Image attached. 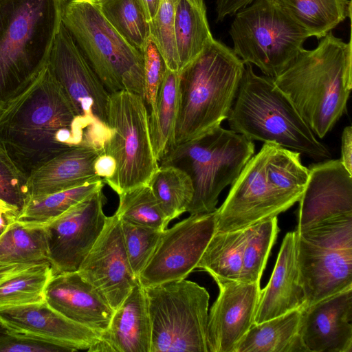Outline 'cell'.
Masks as SVG:
<instances>
[{
	"mask_svg": "<svg viewBox=\"0 0 352 352\" xmlns=\"http://www.w3.org/2000/svg\"><path fill=\"white\" fill-rule=\"evenodd\" d=\"M109 137L76 112L48 64L0 111V148L28 177L74 147L102 153Z\"/></svg>",
	"mask_w": 352,
	"mask_h": 352,
	"instance_id": "6da1fadb",
	"label": "cell"
},
{
	"mask_svg": "<svg viewBox=\"0 0 352 352\" xmlns=\"http://www.w3.org/2000/svg\"><path fill=\"white\" fill-rule=\"evenodd\" d=\"M300 154L276 144L264 143L216 209V232L246 229L277 217L298 201L309 176Z\"/></svg>",
	"mask_w": 352,
	"mask_h": 352,
	"instance_id": "7a4b0ae2",
	"label": "cell"
},
{
	"mask_svg": "<svg viewBox=\"0 0 352 352\" xmlns=\"http://www.w3.org/2000/svg\"><path fill=\"white\" fill-rule=\"evenodd\" d=\"M351 37L329 32L311 50L302 49L278 77L286 95L314 135L324 138L344 113L352 87Z\"/></svg>",
	"mask_w": 352,
	"mask_h": 352,
	"instance_id": "3957f363",
	"label": "cell"
},
{
	"mask_svg": "<svg viewBox=\"0 0 352 352\" xmlns=\"http://www.w3.org/2000/svg\"><path fill=\"white\" fill-rule=\"evenodd\" d=\"M67 0H0V111L47 64Z\"/></svg>",
	"mask_w": 352,
	"mask_h": 352,
	"instance_id": "277c9868",
	"label": "cell"
},
{
	"mask_svg": "<svg viewBox=\"0 0 352 352\" xmlns=\"http://www.w3.org/2000/svg\"><path fill=\"white\" fill-rule=\"evenodd\" d=\"M244 69L233 50L214 39L179 72L175 146L221 126L229 116Z\"/></svg>",
	"mask_w": 352,
	"mask_h": 352,
	"instance_id": "5b68a950",
	"label": "cell"
},
{
	"mask_svg": "<svg viewBox=\"0 0 352 352\" xmlns=\"http://www.w3.org/2000/svg\"><path fill=\"white\" fill-rule=\"evenodd\" d=\"M227 119L230 130L252 141L276 144L316 160L331 157L274 78L256 75L250 63Z\"/></svg>",
	"mask_w": 352,
	"mask_h": 352,
	"instance_id": "8992f818",
	"label": "cell"
},
{
	"mask_svg": "<svg viewBox=\"0 0 352 352\" xmlns=\"http://www.w3.org/2000/svg\"><path fill=\"white\" fill-rule=\"evenodd\" d=\"M62 23L109 94L126 91L144 100L143 53L109 23L97 0H67Z\"/></svg>",
	"mask_w": 352,
	"mask_h": 352,
	"instance_id": "52a82bcc",
	"label": "cell"
},
{
	"mask_svg": "<svg viewBox=\"0 0 352 352\" xmlns=\"http://www.w3.org/2000/svg\"><path fill=\"white\" fill-rule=\"evenodd\" d=\"M254 153L252 140L219 126L175 146L158 164L178 168L190 177L194 194L186 212L209 213L217 209L219 194L235 181Z\"/></svg>",
	"mask_w": 352,
	"mask_h": 352,
	"instance_id": "ba28073f",
	"label": "cell"
},
{
	"mask_svg": "<svg viewBox=\"0 0 352 352\" xmlns=\"http://www.w3.org/2000/svg\"><path fill=\"white\" fill-rule=\"evenodd\" d=\"M234 15L229 30L232 50L244 64L272 78L287 69L310 37L273 0H254Z\"/></svg>",
	"mask_w": 352,
	"mask_h": 352,
	"instance_id": "9c48e42d",
	"label": "cell"
},
{
	"mask_svg": "<svg viewBox=\"0 0 352 352\" xmlns=\"http://www.w3.org/2000/svg\"><path fill=\"white\" fill-rule=\"evenodd\" d=\"M151 324L150 352H208L210 295L185 279L145 287Z\"/></svg>",
	"mask_w": 352,
	"mask_h": 352,
	"instance_id": "30bf717a",
	"label": "cell"
},
{
	"mask_svg": "<svg viewBox=\"0 0 352 352\" xmlns=\"http://www.w3.org/2000/svg\"><path fill=\"white\" fill-rule=\"evenodd\" d=\"M296 232L297 264L305 307L351 288L352 216Z\"/></svg>",
	"mask_w": 352,
	"mask_h": 352,
	"instance_id": "8fae6325",
	"label": "cell"
},
{
	"mask_svg": "<svg viewBox=\"0 0 352 352\" xmlns=\"http://www.w3.org/2000/svg\"><path fill=\"white\" fill-rule=\"evenodd\" d=\"M107 125L111 135L103 152L115 159L116 171L104 184L118 195L148 184L159 164L152 147L144 100L126 91L110 94Z\"/></svg>",
	"mask_w": 352,
	"mask_h": 352,
	"instance_id": "7c38bea8",
	"label": "cell"
},
{
	"mask_svg": "<svg viewBox=\"0 0 352 352\" xmlns=\"http://www.w3.org/2000/svg\"><path fill=\"white\" fill-rule=\"evenodd\" d=\"M215 210L192 214L163 231L153 255L138 277L143 287L185 279L196 269L216 232Z\"/></svg>",
	"mask_w": 352,
	"mask_h": 352,
	"instance_id": "4fadbf2b",
	"label": "cell"
},
{
	"mask_svg": "<svg viewBox=\"0 0 352 352\" xmlns=\"http://www.w3.org/2000/svg\"><path fill=\"white\" fill-rule=\"evenodd\" d=\"M47 64L77 114L110 137V94L61 25Z\"/></svg>",
	"mask_w": 352,
	"mask_h": 352,
	"instance_id": "5bb4252c",
	"label": "cell"
},
{
	"mask_svg": "<svg viewBox=\"0 0 352 352\" xmlns=\"http://www.w3.org/2000/svg\"><path fill=\"white\" fill-rule=\"evenodd\" d=\"M106 202L100 188L49 223L38 226L45 229L49 262L54 274L78 270L104 227Z\"/></svg>",
	"mask_w": 352,
	"mask_h": 352,
	"instance_id": "9a60e30c",
	"label": "cell"
},
{
	"mask_svg": "<svg viewBox=\"0 0 352 352\" xmlns=\"http://www.w3.org/2000/svg\"><path fill=\"white\" fill-rule=\"evenodd\" d=\"M77 272L115 311L138 282L124 248L121 221L115 213L104 227Z\"/></svg>",
	"mask_w": 352,
	"mask_h": 352,
	"instance_id": "2e32d148",
	"label": "cell"
},
{
	"mask_svg": "<svg viewBox=\"0 0 352 352\" xmlns=\"http://www.w3.org/2000/svg\"><path fill=\"white\" fill-rule=\"evenodd\" d=\"M0 325L13 336L59 346L69 352L88 351L101 336L69 320L47 301L1 309Z\"/></svg>",
	"mask_w": 352,
	"mask_h": 352,
	"instance_id": "e0dca14e",
	"label": "cell"
},
{
	"mask_svg": "<svg viewBox=\"0 0 352 352\" xmlns=\"http://www.w3.org/2000/svg\"><path fill=\"white\" fill-rule=\"evenodd\" d=\"M299 199L298 224L302 231L324 221L352 216V174L340 160L311 164Z\"/></svg>",
	"mask_w": 352,
	"mask_h": 352,
	"instance_id": "ac0fdd59",
	"label": "cell"
},
{
	"mask_svg": "<svg viewBox=\"0 0 352 352\" xmlns=\"http://www.w3.org/2000/svg\"><path fill=\"white\" fill-rule=\"evenodd\" d=\"M219 293L208 313V352H234L250 328L259 300L260 283L217 280Z\"/></svg>",
	"mask_w": 352,
	"mask_h": 352,
	"instance_id": "d6986e66",
	"label": "cell"
},
{
	"mask_svg": "<svg viewBox=\"0 0 352 352\" xmlns=\"http://www.w3.org/2000/svg\"><path fill=\"white\" fill-rule=\"evenodd\" d=\"M352 287L303 308L306 352H352Z\"/></svg>",
	"mask_w": 352,
	"mask_h": 352,
	"instance_id": "ffe728a7",
	"label": "cell"
},
{
	"mask_svg": "<svg viewBox=\"0 0 352 352\" xmlns=\"http://www.w3.org/2000/svg\"><path fill=\"white\" fill-rule=\"evenodd\" d=\"M46 301L69 320L100 333L108 328L114 313L77 271L54 274L46 289Z\"/></svg>",
	"mask_w": 352,
	"mask_h": 352,
	"instance_id": "44dd1931",
	"label": "cell"
},
{
	"mask_svg": "<svg viewBox=\"0 0 352 352\" xmlns=\"http://www.w3.org/2000/svg\"><path fill=\"white\" fill-rule=\"evenodd\" d=\"M305 305L297 264V232L294 230L285 234L271 278L261 289L254 323L305 308Z\"/></svg>",
	"mask_w": 352,
	"mask_h": 352,
	"instance_id": "7402d4cb",
	"label": "cell"
},
{
	"mask_svg": "<svg viewBox=\"0 0 352 352\" xmlns=\"http://www.w3.org/2000/svg\"><path fill=\"white\" fill-rule=\"evenodd\" d=\"M151 324L144 287L139 281L114 311L108 328L89 352H150Z\"/></svg>",
	"mask_w": 352,
	"mask_h": 352,
	"instance_id": "603a6c76",
	"label": "cell"
},
{
	"mask_svg": "<svg viewBox=\"0 0 352 352\" xmlns=\"http://www.w3.org/2000/svg\"><path fill=\"white\" fill-rule=\"evenodd\" d=\"M100 153L91 147L77 146L58 155L29 175L28 195L51 194L101 180L94 170Z\"/></svg>",
	"mask_w": 352,
	"mask_h": 352,
	"instance_id": "cb8c5ba5",
	"label": "cell"
},
{
	"mask_svg": "<svg viewBox=\"0 0 352 352\" xmlns=\"http://www.w3.org/2000/svg\"><path fill=\"white\" fill-rule=\"evenodd\" d=\"M54 274L49 262L0 264V309L45 302Z\"/></svg>",
	"mask_w": 352,
	"mask_h": 352,
	"instance_id": "d4e9b609",
	"label": "cell"
},
{
	"mask_svg": "<svg viewBox=\"0 0 352 352\" xmlns=\"http://www.w3.org/2000/svg\"><path fill=\"white\" fill-rule=\"evenodd\" d=\"M303 308L253 324L234 352H306L300 335Z\"/></svg>",
	"mask_w": 352,
	"mask_h": 352,
	"instance_id": "484cf974",
	"label": "cell"
},
{
	"mask_svg": "<svg viewBox=\"0 0 352 352\" xmlns=\"http://www.w3.org/2000/svg\"><path fill=\"white\" fill-rule=\"evenodd\" d=\"M173 29L179 72L214 39L204 0H178Z\"/></svg>",
	"mask_w": 352,
	"mask_h": 352,
	"instance_id": "4316f807",
	"label": "cell"
},
{
	"mask_svg": "<svg viewBox=\"0 0 352 352\" xmlns=\"http://www.w3.org/2000/svg\"><path fill=\"white\" fill-rule=\"evenodd\" d=\"M296 23L305 29L310 37L320 39L346 17L351 16L349 0H273Z\"/></svg>",
	"mask_w": 352,
	"mask_h": 352,
	"instance_id": "83f0119b",
	"label": "cell"
},
{
	"mask_svg": "<svg viewBox=\"0 0 352 352\" xmlns=\"http://www.w3.org/2000/svg\"><path fill=\"white\" fill-rule=\"evenodd\" d=\"M179 72L167 69L155 113L148 115L154 155L159 162L175 146V129L179 105Z\"/></svg>",
	"mask_w": 352,
	"mask_h": 352,
	"instance_id": "f1b7e54d",
	"label": "cell"
},
{
	"mask_svg": "<svg viewBox=\"0 0 352 352\" xmlns=\"http://www.w3.org/2000/svg\"><path fill=\"white\" fill-rule=\"evenodd\" d=\"M246 229L215 232L196 268L206 271L215 281L239 280Z\"/></svg>",
	"mask_w": 352,
	"mask_h": 352,
	"instance_id": "f546056e",
	"label": "cell"
},
{
	"mask_svg": "<svg viewBox=\"0 0 352 352\" xmlns=\"http://www.w3.org/2000/svg\"><path fill=\"white\" fill-rule=\"evenodd\" d=\"M104 185L101 179L51 194L28 195L18 212L16 220L28 226H43L89 195L103 188Z\"/></svg>",
	"mask_w": 352,
	"mask_h": 352,
	"instance_id": "4dcf8cb0",
	"label": "cell"
},
{
	"mask_svg": "<svg viewBox=\"0 0 352 352\" xmlns=\"http://www.w3.org/2000/svg\"><path fill=\"white\" fill-rule=\"evenodd\" d=\"M40 262H49L45 229L16 219L0 235V264Z\"/></svg>",
	"mask_w": 352,
	"mask_h": 352,
	"instance_id": "1f68e13d",
	"label": "cell"
},
{
	"mask_svg": "<svg viewBox=\"0 0 352 352\" xmlns=\"http://www.w3.org/2000/svg\"><path fill=\"white\" fill-rule=\"evenodd\" d=\"M148 184L170 221L186 212L194 189L184 171L172 166H159Z\"/></svg>",
	"mask_w": 352,
	"mask_h": 352,
	"instance_id": "d6a6232c",
	"label": "cell"
},
{
	"mask_svg": "<svg viewBox=\"0 0 352 352\" xmlns=\"http://www.w3.org/2000/svg\"><path fill=\"white\" fill-rule=\"evenodd\" d=\"M109 23L133 47L143 53L150 23L138 0H97Z\"/></svg>",
	"mask_w": 352,
	"mask_h": 352,
	"instance_id": "836d02e7",
	"label": "cell"
},
{
	"mask_svg": "<svg viewBox=\"0 0 352 352\" xmlns=\"http://www.w3.org/2000/svg\"><path fill=\"white\" fill-rule=\"evenodd\" d=\"M278 231L277 217L246 228L240 281L260 283Z\"/></svg>",
	"mask_w": 352,
	"mask_h": 352,
	"instance_id": "e575fe53",
	"label": "cell"
},
{
	"mask_svg": "<svg viewBox=\"0 0 352 352\" xmlns=\"http://www.w3.org/2000/svg\"><path fill=\"white\" fill-rule=\"evenodd\" d=\"M118 195L119 206L116 214L121 220L160 230H166L170 221L148 184Z\"/></svg>",
	"mask_w": 352,
	"mask_h": 352,
	"instance_id": "d590c367",
	"label": "cell"
},
{
	"mask_svg": "<svg viewBox=\"0 0 352 352\" xmlns=\"http://www.w3.org/2000/svg\"><path fill=\"white\" fill-rule=\"evenodd\" d=\"M120 221L128 260L133 274L138 279L153 255L164 230Z\"/></svg>",
	"mask_w": 352,
	"mask_h": 352,
	"instance_id": "8d00e7d4",
	"label": "cell"
},
{
	"mask_svg": "<svg viewBox=\"0 0 352 352\" xmlns=\"http://www.w3.org/2000/svg\"><path fill=\"white\" fill-rule=\"evenodd\" d=\"M178 0H160L151 22V34L164 58L168 69L179 72L174 37V19Z\"/></svg>",
	"mask_w": 352,
	"mask_h": 352,
	"instance_id": "74e56055",
	"label": "cell"
},
{
	"mask_svg": "<svg viewBox=\"0 0 352 352\" xmlns=\"http://www.w3.org/2000/svg\"><path fill=\"white\" fill-rule=\"evenodd\" d=\"M144 102L148 115L155 113L158 94L168 69L157 43L151 34L143 50Z\"/></svg>",
	"mask_w": 352,
	"mask_h": 352,
	"instance_id": "f35d334b",
	"label": "cell"
},
{
	"mask_svg": "<svg viewBox=\"0 0 352 352\" xmlns=\"http://www.w3.org/2000/svg\"><path fill=\"white\" fill-rule=\"evenodd\" d=\"M28 178L0 148V199L19 212L28 195Z\"/></svg>",
	"mask_w": 352,
	"mask_h": 352,
	"instance_id": "ab89813d",
	"label": "cell"
},
{
	"mask_svg": "<svg viewBox=\"0 0 352 352\" xmlns=\"http://www.w3.org/2000/svg\"><path fill=\"white\" fill-rule=\"evenodd\" d=\"M67 349L0 332V352H65Z\"/></svg>",
	"mask_w": 352,
	"mask_h": 352,
	"instance_id": "60d3db41",
	"label": "cell"
},
{
	"mask_svg": "<svg viewBox=\"0 0 352 352\" xmlns=\"http://www.w3.org/2000/svg\"><path fill=\"white\" fill-rule=\"evenodd\" d=\"M94 170L104 183L116 173V162L115 159L107 153H100L95 160Z\"/></svg>",
	"mask_w": 352,
	"mask_h": 352,
	"instance_id": "b9f144b4",
	"label": "cell"
},
{
	"mask_svg": "<svg viewBox=\"0 0 352 352\" xmlns=\"http://www.w3.org/2000/svg\"><path fill=\"white\" fill-rule=\"evenodd\" d=\"M254 0H217V21H222L226 16L234 15L239 10L250 5Z\"/></svg>",
	"mask_w": 352,
	"mask_h": 352,
	"instance_id": "7bdbcfd3",
	"label": "cell"
},
{
	"mask_svg": "<svg viewBox=\"0 0 352 352\" xmlns=\"http://www.w3.org/2000/svg\"><path fill=\"white\" fill-rule=\"evenodd\" d=\"M341 162L346 170L352 174V128H344L342 135Z\"/></svg>",
	"mask_w": 352,
	"mask_h": 352,
	"instance_id": "ee69618b",
	"label": "cell"
},
{
	"mask_svg": "<svg viewBox=\"0 0 352 352\" xmlns=\"http://www.w3.org/2000/svg\"><path fill=\"white\" fill-rule=\"evenodd\" d=\"M19 210L0 199V235L16 219Z\"/></svg>",
	"mask_w": 352,
	"mask_h": 352,
	"instance_id": "f6af8a7d",
	"label": "cell"
},
{
	"mask_svg": "<svg viewBox=\"0 0 352 352\" xmlns=\"http://www.w3.org/2000/svg\"><path fill=\"white\" fill-rule=\"evenodd\" d=\"M150 25L156 14L160 0H138Z\"/></svg>",
	"mask_w": 352,
	"mask_h": 352,
	"instance_id": "bcb514c9",
	"label": "cell"
},
{
	"mask_svg": "<svg viewBox=\"0 0 352 352\" xmlns=\"http://www.w3.org/2000/svg\"><path fill=\"white\" fill-rule=\"evenodd\" d=\"M2 331H4V329H3V327L0 325V332Z\"/></svg>",
	"mask_w": 352,
	"mask_h": 352,
	"instance_id": "7dc6e473",
	"label": "cell"
}]
</instances>
